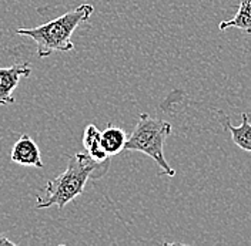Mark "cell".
I'll return each mask as SVG.
<instances>
[{
    "instance_id": "1",
    "label": "cell",
    "mask_w": 251,
    "mask_h": 246,
    "mask_svg": "<svg viewBox=\"0 0 251 246\" xmlns=\"http://www.w3.org/2000/svg\"><path fill=\"white\" fill-rule=\"evenodd\" d=\"M110 159L96 161L87 153H77L69 158L67 168L45 186V194L36 198V209L57 206L60 211L84 192L89 179L103 178L109 172Z\"/></svg>"
},
{
    "instance_id": "2",
    "label": "cell",
    "mask_w": 251,
    "mask_h": 246,
    "mask_svg": "<svg viewBox=\"0 0 251 246\" xmlns=\"http://www.w3.org/2000/svg\"><path fill=\"white\" fill-rule=\"evenodd\" d=\"M93 12V6L84 3L39 27L17 29L16 33L29 37L36 43L37 56L40 59L47 57L53 53H67L75 48L72 43V36L75 30L81 23H86L92 17Z\"/></svg>"
},
{
    "instance_id": "3",
    "label": "cell",
    "mask_w": 251,
    "mask_h": 246,
    "mask_svg": "<svg viewBox=\"0 0 251 246\" xmlns=\"http://www.w3.org/2000/svg\"><path fill=\"white\" fill-rule=\"evenodd\" d=\"M172 131L173 127L169 121L157 120L143 112L139 115V121L133 133L126 141L125 151H139L149 155L161 169L160 175H167L173 178L176 175V171L164 158V142L172 134Z\"/></svg>"
},
{
    "instance_id": "4",
    "label": "cell",
    "mask_w": 251,
    "mask_h": 246,
    "mask_svg": "<svg viewBox=\"0 0 251 246\" xmlns=\"http://www.w3.org/2000/svg\"><path fill=\"white\" fill-rule=\"evenodd\" d=\"M31 67L29 63L12 64L10 67H0V106L15 104L13 91L22 77H29Z\"/></svg>"
},
{
    "instance_id": "5",
    "label": "cell",
    "mask_w": 251,
    "mask_h": 246,
    "mask_svg": "<svg viewBox=\"0 0 251 246\" xmlns=\"http://www.w3.org/2000/svg\"><path fill=\"white\" fill-rule=\"evenodd\" d=\"M10 158L13 162L19 164V165L34 167V168L45 167L37 144L27 134H23L16 141L13 148H12V153H10Z\"/></svg>"
},
{
    "instance_id": "6",
    "label": "cell",
    "mask_w": 251,
    "mask_h": 246,
    "mask_svg": "<svg viewBox=\"0 0 251 246\" xmlns=\"http://www.w3.org/2000/svg\"><path fill=\"white\" fill-rule=\"evenodd\" d=\"M83 147L86 153L96 161H107L110 157L101 147V131L94 125L89 124L83 134Z\"/></svg>"
},
{
    "instance_id": "7",
    "label": "cell",
    "mask_w": 251,
    "mask_h": 246,
    "mask_svg": "<svg viewBox=\"0 0 251 246\" xmlns=\"http://www.w3.org/2000/svg\"><path fill=\"white\" fill-rule=\"evenodd\" d=\"M231 27L246 31L251 36V0H240L238 10L234 17L224 20L219 24L220 31H226Z\"/></svg>"
},
{
    "instance_id": "8",
    "label": "cell",
    "mask_w": 251,
    "mask_h": 246,
    "mask_svg": "<svg viewBox=\"0 0 251 246\" xmlns=\"http://www.w3.org/2000/svg\"><path fill=\"white\" fill-rule=\"evenodd\" d=\"M127 138L128 137L122 128L110 124L106 130L101 131V147L106 151V154L111 158L113 155H117L125 150Z\"/></svg>"
},
{
    "instance_id": "9",
    "label": "cell",
    "mask_w": 251,
    "mask_h": 246,
    "mask_svg": "<svg viewBox=\"0 0 251 246\" xmlns=\"http://www.w3.org/2000/svg\"><path fill=\"white\" fill-rule=\"evenodd\" d=\"M228 130L231 133V138L234 144L243 151L251 153V123L247 112L241 114V124L238 127L228 123Z\"/></svg>"
},
{
    "instance_id": "10",
    "label": "cell",
    "mask_w": 251,
    "mask_h": 246,
    "mask_svg": "<svg viewBox=\"0 0 251 246\" xmlns=\"http://www.w3.org/2000/svg\"><path fill=\"white\" fill-rule=\"evenodd\" d=\"M1 245H12V246H15L16 244H15V242H12V241H10L9 238H6L4 235H1V233H0V246H1Z\"/></svg>"
}]
</instances>
